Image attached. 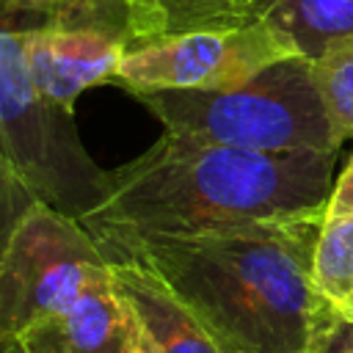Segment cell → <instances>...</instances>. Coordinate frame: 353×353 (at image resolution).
I'll return each mask as SVG.
<instances>
[{
  "label": "cell",
  "mask_w": 353,
  "mask_h": 353,
  "mask_svg": "<svg viewBox=\"0 0 353 353\" xmlns=\"http://www.w3.org/2000/svg\"><path fill=\"white\" fill-rule=\"evenodd\" d=\"M256 3H259V0H234V6H237L243 14H251V8H254Z\"/></svg>",
  "instance_id": "obj_19"
},
{
  "label": "cell",
  "mask_w": 353,
  "mask_h": 353,
  "mask_svg": "<svg viewBox=\"0 0 353 353\" xmlns=\"http://www.w3.org/2000/svg\"><path fill=\"white\" fill-rule=\"evenodd\" d=\"M124 8L130 41L174 36L199 28L237 25L251 17L243 14L234 0H124Z\"/></svg>",
  "instance_id": "obj_12"
},
{
  "label": "cell",
  "mask_w": 353,
  "mask_h": 353,
  "mask_svg": "<svg viewBox=\"0 0 353 353\" xmlns=\"http://www.w3.org/2000/svg\"><path fill=\"white\" fill-rule=\"evenodd\" d=\"M8 17L14 30L36 25H77L108 30L130 41L124 0H8Z\"/></svg>",
  "instance_id": "obj_13"
},
{
  "label": "cell",
  "mask_w": 353,
  "mask_h": 353,
  "mask_svg": "<svg viewBox=\"0 0 353 353\" xmlns=\"http://www.w3.org/2000/svg\"><path fill=\"white\" fill-rule=\"evenodd\" d=\"M325 353H353V323L345 317V331L339 334V339H336V345L334 347H328Z\"/></svg>",
  "instance_id": "obj_16"
},
{
  "label": "cell",
  "mask_w": 353,
  "mask_h": 353,
  "mask_svg": "<svg viewBox=\"0 0 353 353\" xmlns=\"http://www.w3.org/2000/svg\"><path fill=\"white\" fill-rule=\"evenodd\" d=\"M19 33L36 88L63 110H72L85 88L113 83L127 50L121 36L97 28L36 25Z\"/></svg>",
  "instance_id": "obj_7"
},
{
  "label": "cell",
  "mask_w": 353,
  "mask_h": 353,
  "mask_svg": "<svg viewBox=\"0 0 353 353\" xmlns=\"http://www.w3.org/2000/svg\"><path fill=\"white\" fill-rule=\"evenodd\" d=\"M105 279L110 259L83 221L36 201L0 262V336H22Z\"/></svg>",
  "instance_id": "obj_5"
},
{
  "label": "cell",
  "mask_w": 353,
  "mask_h": 353,
  "mask_svg": "<svg viewBox=\"0 0 353 353\" xmlns=\"http://www.w3.org/2000/svg\"><path fill=\"white\" fill-rule=\"evenodd\" d=\"M135 331H138V328H135ZM135 353H154V350L149 347V342H146L141 334H138V345H135Z\"/></svg>",
  "instance_id": "obj_20"
},
{
  "label": "cell",
  "mask_w": 353,
  "mask_h": 353,
  "mask_svg": "<svg viewBox=\"0 0 353 353\" xmlns=\"http://www.w3.org/2000/svg\"><path fill=\"white\" fill-rule=\"evenodd\" d=\"M0 25L11 28V17H8V0H0Z\"/></svg>",
  "instance_id": "obj_18"
},
{
  "label": "cell",
  "mask_w": 353,
  "mask_h": 353,
  "mask_svg": "<svg viewBox=\"0 0 353 353\" xmlns=\"http://www.w3.org/2000/svg\"><path fill=\"white\" fill-rule=\"evenodd\" d=\"M312 268L320 295L342 312L353 301V152L323 207Z\"/></svg>",
  "instance_id": "obj_10"
},
{
  "label": "cell",
  "mask_w": 353,
  "mask_h": 353,
  "mask_svg": "<svg viewBox=\"0 0 353 353\" xmlns=\"http://www.w3.org/2000/svg\"><path fill=\"white\" fill-rule=\"evenodd\" d=\"M342 314H350V317H353V301H350V303L342 309Z\"/></svg>",
  "instance_id": "obj_21"
},
{
  "label": "cell",
  "mask_w": 353,
  "mask_h": 353,
  "mask_svg": "<svg viewBox=\"0 0 353 353\" xmlns=\"http://www.w3.org/2000/svg\"><path fill=\"white\" fill-rule=\"evenodd\" d=\"M0 353H28L19 336H0Z\"/></svg>",
  "instance_id": "obj_17"
},
{
  "label": "cell",
  "mask_w": 353,
  "mask_h": 353,
  "mask_svg": "<svg viewBox=\"0 0 353 353\" xmlns=\"http://www.w3.org/2000/svg\"><path fill=\"white\" fill-rule=\"evenodd\" d=\"M19 339L28 353H135L138 331L110 276L66 312L30 325Z\"/></svg>",
  "instance_id": "obj_8"
},
{
  "label": "cell",
  "mask_w": 353,
  "mask_h": 353,
  "mask_svg": "<svg viewBox=\"0 0 353 353\" xmlns=\"http://www.w3.org/2000/svg\"><path fill=\"white\" fill-rule=\"evenodd\" d=\"M251 14L268 22L306 61L353 36V0H259Z\"/></svg>",
  "instance_id": "obj_11"
},
{
  "label": "cell",
  "mask_w": 353,
  "mask_h": 353,
  "mask_svg": "<svg viewBox=\"0 0 353 353\" xmlns=\"http://www.w3.org/2000/svg\"><path fill=\"white\" fill-rule=\"evenodd\" d=\"M110 276L138 334L154 353H223L149 268L132 259H110Z\"/></svg>",
  "instance_id": "obj_9"
},
{
  "label": "cell",
  "mask_w": 353,
  "mask_h": 353,
  "mask_svg": "<svg viewBox=\"0 0 353 353\" xmlns=\"http://www.w3.org/2000/svg\"><path fill=\"white\" fill-rule=\"evenodd\" d=\"M312 69L336 135L353 138V36L334 41L312 61Z\"/></svg>",
  "instance_id": "obj_14"
},
{
  "label": "cell",
  "mask_w": 353,
  "mask_h": 353,
  "mask_svg": "<svg viewBox=\"0 0 353 353\" xmlns=\"http://www.w3.org/2000/svg\"><path fill=\"white\" fill-rule=\"evenodd\" d=\"M36 204V199L11 176L0 168V262L8 248V240L22 221V215Z\"/></svg>",
  "instance_id": "obj_15"
},
{
  "label": "cell",
  "mask_w": 353,
  "mask_h": 353,
  "mask_svg": "<svg viewBox=\"0 0 353 353\" xmlns=\"http://www.w3.org/2000/svg\"><path fill=\"white\" fill-rule=\"evenodd\" d=\"M295 50L259 17L130 41L113 83L132 91H218L240 85Z\"/></svg>",
  "instance_id": "obj_6"
},
{
  "label": "cell",
  "mask_w": 353,
  "mask_h": 353,
  "mask_svg": "<svg viewBox=\"0 0 353 353\" xmlns=\"http://www.w3.org/2000/svg\"><path fill=\"white\" fill-rule=\"evenodd\" d=\"M339 149L259 152L163 132L108 171L105 201L83 218L91 234H201L323 212Z\"/></svg>",
  "instance_id": "obj_2"
},
{
  "label": "cell",
  "mask_w": 353,
  "mask_h": 353,
  "mask_svg": "<svg viewBox=\"0 0 353 353\" xmlns=\"http://www.w3.org/2000/svg\"><path fill=\"white\" fill-rule=\"evenodd\" d=\"M168 135L259 152L342 149L312 61L292 55L218 91H132Z\"/></svg>",
  "instance_id": "obj_3"
},
{
  "label": "cell",
  "mask_w": 353,
  "mask_h": 353,
  "mask_svg": "<svg viewBox=\"0 0 353 353\" xmlns=\"http://www.w3.org/2000/svg\"><path fill=\"white\" fill-rule=\"evenodd\" d=\"M345 317H347V320H350V323H353V317H350V314H345Z\"/></svg>",
  "instance_id": "obj_22"
},
{
  "label": "cell",
  "mask_w": 353,
  "mask_h": 353,
  "mask_svg": "<svg viewBox=\"0 0 353 353\" xmlns=\"http://www.w3.org/2000/svg\"><path fill=\"white\" fill-rule=\"evenodd\" d=\"M320 218L201 234H94L108 259L149 268L223 353H325L345 314L314 284Z\"/></svg>",
  "instance_id": "obj_1"
},
{
  "label": "cell",
  "mask_w": 353,
  "mask_h": 353,
  "mask_svg": "<svg viewBox=\"0 0 353 353\" xmlns=\"http://www.w3.org/2000/svg\"><path fill=\"white\" fill-rule=\"evenodd\" d=\"M0 168L36 201L77 221L105 201L108 171L83 146L72 110L33 83L22 33L0 25Z\"/></svg>",
  "instance_id": "obj_4"
}]
</instances>
